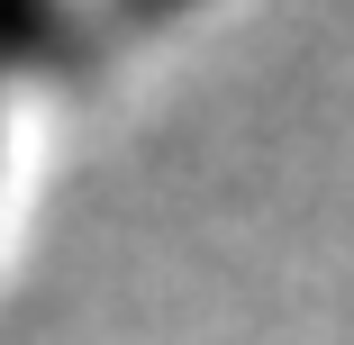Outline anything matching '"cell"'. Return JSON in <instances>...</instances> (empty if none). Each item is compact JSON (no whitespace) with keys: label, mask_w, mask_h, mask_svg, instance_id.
Here are the masks:
<instances>
[{"label":"cell","mask_w":354,"mask_h":345,"mask_svg":"<svg viewBox=\"0 0 354 345\" xmlns=\"http://www.w3.org/2000/svg\"><path fill=\"white\" fill-rule=\"evenodd\" d=\"M55 46H64L55 0H0V55H55Z\"/></svg>","instance_id":"obj_1"},{"label":"cell","mask_w":354,"mask_h":345,"mask_svg":"<svg viewBox=\"0 0 354 345\" xmlns=\"http://www.w3.org/2000/svg\"><path fill=\"white\" fill-rule=\"evenodd\" d=\"M127 10H136V19H164V10H182V0H127Z\"/></svg>","instance_id":"obj_2"}]
</instances>
